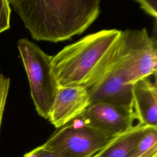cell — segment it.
I'll return each instance as SVG.
<instances>
[{
    "label": "cell",
    "mask_w": 157,
    "mask_h": 157,
    "mask_svg": "<svg viewBox=\"0 0 157 157\" xmlns=\"http://www.w3.org/2000/svg\"><path fill=\"white\" fill-rule=\"evenodd\" d=\"M31 37L58 42L83 33L100 12L99 0H9Z\"/></svg>",
    "instance_id": "obj_1"
},
{
    "label": "cell",
    "mask_w": 157,
    "mask_h": 157,
    "mask_svg": "<svg viewBox=\"0 0 157 157\" xmlns=\"http://www.w3.org/2000/svg\"><path fill=\"white\" fill-rule=\"evenodd\" d=\"M121 31L88 34L52 56V71L59 87L94 85L114 63Z\"/></svg>",
    "instance_id": "obj_2"
},
{
    "label": "cell",
    "mask_w": 157,
    "mask_h": 157,
    "mask_svg": "<svg viewBox=\"0 0 157 157\" xmlns=\"http://www.w3.org/2000/svg\"><path fill=\"white\" fill-rule=\"evenodd\" d=\"M17 46L36 110L39 115L48 120L59 88L52 71V56L27 39H20Z\"/></svg>",
    "instance_id": "obj_3"
},
{
    "label": "cell",
    "mask_w": 157,
    "mask_h": 157,
    "mask_svg": "<svg viewBox=\"0 0 157 157\" xmlns=\"http://www.w3.org/2000/svg\"><path fill=\"white\" fill-rule=\"evenodd\" d=\"M115 61L129 84L155 75L156 40L149 36L145 28L121 31Z\"/></svg>",
    "instance_id": "obj_4"
},
{
    "label": "cell",
    "mask_w": 157,
    "mask_h": 157,
    "mask_svg": "<svg viewBox=\"0 0 157 157\" xmlns=\"http://www.w3.org/2000/svg\"><path fill=\"white\" fill-rule=\"evenodd\" d=\"M113 137L77 118L60 128L42 145L59 157H92Z\"/></svg>",
    "instance_id": "obj_5"
},
{
    "label": "cell",
    "mask_w": 157,
    "mask_h": 157,
    "mask_svg": "<svg viewBox=\"0 0 157 157\" xmlns=\"http://www.w3.org/2000/svg\"><path fill=\"white\" fill-rule=\"evenodd\" d=\"M87 90L90 105L102 103L133 110L132 85L127 82L115 61L107 72Z\"/></svg>",
    "instance_id": "obj_6"
},
{
    "label": "cell",
    "mask_w": 157,
    "mask_h": 157,
    "mask_svg": "<svg viewBox=\"0 0 157 157\" xmlns=\"http://www.w3.org/2000/svg\"><path fill=\"white\" fill-rule=\"evenodd\" d=\"M78 118L85 124L112 137L131 129L136 120L133 110L102 103L90 105Z\"/></svg>",
    "instance_id": "obj_7"
},
{
    "label": "cell",
    "mask_w": 157,
    "mask_h": 157,
    "mask_svg": "<svg viewBox=\"0 0 157 157\" xmlns=\"http://www.w3.org/2000/svg\"><path fill=\"white\" fill-rule=\"evenodd\" d=\"M90 105L88 90L79 86L59 87L48 120L60 128L78 118Z\"/></svg>",
    "instance_id": "obj_8"
},
{
    "label": "cell",
    "mask_w": 157,
    "mask_h": 157,
    "mask_svg": "<svg viewBox=\"0 0 157 157\" xmlns=\"http://www.w3.org/2000/svg\"><path fill=\"white\" fill-rule=\"evenodd\" d=\"M132 107L139 124L157 128V87L148 77L132 85Z\"/></svg>",
    "instance_id": "obj_9"
},
{
    "label": "cell",
    "mask_w": 157,
    "mask_h": 157,
    "mask_svg": "<svg viewBox=\"0 0 157 157\" xmlns=\"http://www.w3.org/2000/svg\"><path fill=\"white\" fill-rule=\"evenodd\" d=\"M150 128L151 127L137 123L126 132L113 137L92 157H132L139 142Z\"/></svg>",
    "instance_id": "obj_10"
},
{
    "label": "cell",
    "mask_w": 157,
    "mask_h": 157,
    "mask_svg": "<svg viewBox=\"0 0 157 157\" xmlns=\"http://www.w3.org/2000/svg\"><path fill=\"white\" fill-rule=\"evenodd\" d=\"M157 145V128H150L139 142L132 157H139Z\"/></svg>",
    "instance_id": "obj_11"
},
{
    "label": "cell",
    "mask_w": 157,
    "mask_h": 157,
    "mask_svg": "<svg viewBox=\"0 0 157 157\" xmlns=\"http://www.w3.org/2000/svg\"><path fill=\"white\" fill-rule=\"evenodd\" d=\"M11 8L9 1L0 0V33L10 28Z\"/></svg>",
    "instance_id": "obj_12"
},
{
    "label": "cell",
    "mask_w": 157,
    "mask_h": 157,
    "mask_svg": "<svg viewBox=\"0 0 157 157\" xmlns=\"http://www.w3.org/2000/svg\"><path fill=\"white\" fill-rule=\"evenodd\" d=\"M10 80L2 74H0V129L2 123L3 112L8 94Z\"/></svg>",
    "instance_id": "obj_13"
},
{
    "label": "cell",
    "mask_w": 157,
    "mask_h": 157,
    "mask_svg": "<svg viewBox=\"0 0 157 157\" xmlns=\"http://www.w3.org/2000/svg\"><path fill=\"white\" fill-rule=\"evenodd\" d=\"M140 6L147 13L156 18L157 17V1L156 0H137Z\"/></svg>",
    "instance_id": "obj_14"
},
{
    "label": "cell",
    "mask_w": 157,
    "mask_h": 157,
    "mask_svg": "<svg viewBox=\"0 0 157 157\" xmlns=\"http://www.w3.org/2000/svg\"><path fill=\"white\" fill-rule=\"evenodd\" d=\"M23 157H59L54 153L45 149L42 145L39 146L25 153Z\"/></svg>",
    "instance_id": "obj_15"
},
{
    "label": "cell",
    "mask_w": 157,
    "mask_h": 157,
    "mask_svg": "<svg viewBox=\"0 0 157 157\" xmlns=\"http://www.w3.org/2000/svg\"><path fill=\"white\" fill-rule=\"evenodd\" d=\"M139 157H157V145Z\"/></svg>",
    "instance_id": "obj_16"
}]
</instances>
